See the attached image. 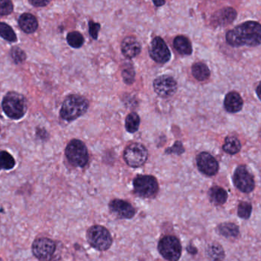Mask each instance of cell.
Masks as SVG:
<instances>
[{"label": "cell", "instance_id": "ba28073f", "mask_svg": "<svg viewBox=\"0 0 261 261\" xmlns=\"http://www.w3.org/2000/svg\"><path fill=\"white\" fill-rule=\"evenodd\" d=\"M148 152L143 144L133 143L125 148L124 152V161L132 167H139L147 161Z\"/></svg>", "mask_w": 261, "mask_h": 261}, {"label": "cell", "instance_id": "d4e9b609", "mask_svg": "<svg viewBox=\"0 0 261 261\" xmlns=\"http://www.w3.org/2000/svg\"><path fill=\"white\" fill-rule=\"evenodd\" d=\"M140 125V117L135 112H131L125 120V128L130 133L137 132Z\"/></svg>", "mask_w": 261, "mask_h": 261}, {"label": "cell", "instance_id": "9a60e30c", "mask_svg": "<svg viewBox=\"0 0 261 261\" xmlns=\"http://www.w3.org/2000/svg\"><path fill=\"white\" fill-rule=\"evenodd\" d=\"M109 209L112 213L121 219H132L135 215L134 207L124 200H112L109 203Z\"/></svg>", "mask_w": 261, "mask_h": 261}, {"label": "cell", "instance_id": "4316f807", "mask_svg": "<svg viewBox=\"0 0 261 261\" xmlns=\"http://www.w3.org/2000/svg\"><path fill=\"white\" fill-rule=\"evenodd\" d=\"M0 163L2 168L9 170L14 168L16 166V161L9 152L5 151H0Z\"/></svg>", "mask_w": 261, "mask_h": 261}, {"label": "cell", "instance_id": "e575fe53", "mask_svg": "<svg viewBox=\"0 0 261 261\" xmlns=\"http://www.w3.org/2000/svg\"><path fill=\"white\" fill-rule=\"evenodd\" d=\"M35 7H44L51 2V0H28Z\"/></svg>", "mask_w": 261, "mask_h": 261}, {"label": "cell", "instance_id": "1f68e13d", "mask_svg": "<svg viewBox=\"0 0 261 261\" xmlns=\"http://www.w3.org/2000/svg\"><path fill=\"white\" fill-rule=\"evenodd\" d=\"M135 70L132 66L124 67L122 70V77L124 82L131 84L135 80Z\"/></svg>", "mask_w": 261, "mask_h": 261}, {"label": "cell", "instance_id": "3957f363", "mask_svg": "<svg viewBox=\"0 0 261 261\" xmlns=\"http://www.w3.org/2000/svg\"><path fill=\"white\" fill-rule=\"evenodd\" d=\"M2 107L5 114L12 120H20L25 116L28 109L27 100L20 93L10 92L4 97Z\"/></svg>", "mask_w": 261, "mask_h": 261}, {"label": "cell", "instance_id": "e0dca14e", "mask_svg": "<svg viewBox=\"0 0 261 261\" xmlns=\"http://www.w3.org/2000/svg\"><path fill=\"white\" fill-rule=\"evenodd\" d=\"M224 106L227 112L235 113L241 110L243 100L236 92H230L224 99Z\"/></svg>", "mask_w": 261, "mask_h": 261}, {"label": "cell", "instance_id": "4fadbf2b", "mask_svg": "<svg viewBox=\"0 0 261 261\" xmlns=\"http://www.w3.org/2000/svg\"><path fill=\"white\" fill-rule=\"evenodd\" d=\"M197 163L200 171L205 175H216L219 170L217 161L209 153H200L197 158Z\"/></svg>", "mask_w": 261, "mask_h": 261}, {"label": "cell", "instance_id": "30bf717a", "mask_svg": "<svg viewBox=\"0 0 261 261\" xmlns=\"http://www.w3.org/2000/svg\"><path fill=\"white\" fill-rule=\"evenodd\" d=\"M233 182L235 186L243 193H251L255 186L254 177L244 165L237 167L234 173Z\"/></svg>", "mask_w": 261, "mask_h": 261}, {"label": "cell", "instance_id": "d6a6232c", "mask_svg": "<svg viewBox=\"0 0 261 261\" xmlns=\"http://www.w3.org/2000/svg\"><path fill=\"white\" fill-rule=\"evenodd\" d=\"M101 25L99 23L90 21L89 22V29H90V35L93 39H97L98 38L99 32H100Z\"/></svg>", "mask_w": 261, "mask_h": 261}, {"label": "cell", "instance_id": "ab89813d", "mask_svg": "<svg viewBox=\"0 0 261 261\" xmlns=\"http://www.w3.org/2000/svg\"><path fill=\"white\" fill-rule=\"evenodd\" d=\"M0 261H2V260L1 259V258H0Z\"/></svg>", "mask_w": 261, "mask_h": 261}, {"label": "cell", "instance_id": "5bb4252c", "mask_svg": "<svg viewBox=\"0 0 261 261\" xmlns=\"http://www.w3.org/2000/svg\"><path fill=\"white\" fill-rule=\"evenodd\" d=\"M238 13L234 8L224 7L217 11L212 17V24L216 27H224L234 22Z\"/></svg>", "mask_w": 261, "mask_h": 261}, {"label": "cell", "instance_id": "f1b7e54d", "mask_svg": "<svg viewBox=\"0 0 261 261\" xmlns=\"http://www.w3.org/2000/svg\"><path fill=\"white\" fill-rule=\"evenodd\" d=\"M252 212V205L247 201H242L238 208V215L241 219H248Z\"/></svg>", "mask_w": 261, "mask_h": 261}, {"label": "cell", "instance_id": "8d00e7d4", "mask_svg": "<svg viewBox=\"0 0 261 261\" xmlns=\"http://www.w3.org/2000/svg\"><path fill=\"white\" fill-rule=\"evenodd\" d=\"M256 92L258 97H259L260 100H261V82H260V84L258 85V87H257Z\"/></svg>", "mask_w": 261, "mask_h": 261}, {"label": "cell", "instance_id": "484cf974", "mask_svg": "<svg viewBox=\"0 0 261 261\" xmlns=\"http://www.w3.org/2000/svg\"><path fill=\"white\" fill-rule=\"evenodd\" d=\"M0 36L9 42L17 41V36L13 28L5 22H0Z\"/></svg>", "mask_w": 261, "mask_h": 261}, {"label": "cell", "instance_id": "52a82bcc", "mask_svg": "<svg viewBox=\"0 0 261 261\" xmlns=\"http://www.w3.org/2000/svg\"><path fill=\"white\" fill-rule=\"evenodd\" d=\"M160 254L168 261H177L182 253V246L179 239L175 236L163 237L158 244Z\"/></svg>", "mask_w": 261, "mask_h": 261}, {"label": "cell", "instance_id": "74e56055", "mask_svg": "<svg viewBox=\"0 0 261 261\" xmlns=\"http://www.w3.org/2000/svg\"><path fill=\"white\" fill-rule=\"evenodd\" d=\"M2 166H1V163H0V170H2Z\"/></svg>", "mask_w": 261, "mask_h": 261}, {"label": "cell", "instance_id": "603a6c76", "mask_svg": "<svg viewBox=\"0 0 261 261\" xmlns=\"http://www.w3.org/2000/svg\"><path fill=\"white\" fill-rule=\"evenodd\" d=\"M207 255L213 261H222L224 252L222 247L217 243H212L207 247Z\"/></svg>", "mask_w": 261, "mask_h": 261}, {"label": "cell", "instance_id": "7402d4cb", "mask_svg": "<svg viewBox=\"0 0 261 261\" xmlns=\"http://www.w3.org/2000/svg\"><path fill=\"white\" fill-rule=\"evenodd\" d=\"M241 148L240 141L234 136H228L224 140V144L223 145V150L227 154H237L240 151Z\"/></svg>", "mask_w": 261, "mask_h": 261}, {"label": "cell", "instance_id": "d6986e66", "mask_svg": "<svg viewBox=\"0 0 261 261\" xmlns=\"http://www.w3.org/2000/svg\"><path fill=\"white\" fill-rule=\"evenodd\" d=\"M174 46L177 52L182 55H190L193 53V47L188 38L179 35L174 40Z\"/></svg>", "mask_w": 261, "mask_h": 261}, {"label": "cell", "instance_id": "ffe728a7", "mask_svg": "<svg viewBox=\"0 0 261 261\" xmlns=\"http://www.w3.org/2000/svg\"><path fill=\"white\" fill-rule=\"evenodd\" d=\"M209 197L210 201L215 205H223L227 201L228 193L223 188L213 186L209 189Z\"/></svg>", "mask_w": 261, "mask_h": 261}, {"label": "cell", "instance_id": "f546056e", "mask_svg": "<svg viewBox=\"0 0 261 261\" xmlns=\"http://www.w3.org/2000/svg\"><path fill=\"white\" fill-rule=\"evenodd\" d=\"M10 55L16 63H21L25 61L26 55L24 51L19 47H14L11 49Z\"/></svg>", "mask_w": 261, "mask_h": 261}, {"label": "cell", "instance_id": "6da1fadb", "mask_svg": "<svg viewBox=\"0 0 261 261\" xmlns=\"http://www.w3.org/2000/svg\"><path fill=\"white\" fill-rule=\"evenodd\" d=\"M225 39L227 44L233 47L261 45V24L256 21L241 23L227 32Z\"/></svg>", "mask_w": 261, "mask_h": 261}, {"label": "cell", "instance_id": "f35d334b", "mask_svg": "<svg viewBox=\"0 0 261 261\" xmlns=\"http://www.w3.org/2000/svg\"><path fill=\"white\" fill-rule=\"evenodd\" d=\"M260 138H261V133H260Z\"/></svg>", "mask_w": 261, "mask_h": 261}, {"label": "cell", "instance_id": "5b68a950", "mask_svg": "<svg viewBox=\"0 0 261 261\" xmlns=\"http://www.w3.org/2000/svg\"><path fill=\"white\" fill-rule=\"evenodd\" d=\"M89 244L98 251H106L112 244V239L109 231L101 225H94L87 231Z\"/></svg>", "mask_w": 261, "mask_h": 261}, {"label": "cell", "instance_id": "2e32d148", "mask_svg": "<svg viewBox=\"0 0 261 261\" xmlns=\"http://www.w3.org/2000/svg\"><path fill=\"white\" fill-rule=\"evenodd\" d=\"M121 52L124 57L127 58H134L140 54L141 47L139 40L135 39V37L125 38L122 40L121 45Z\"/></svg>", "mask_w": 261, "mask_h": 261}, {"label": "cell", "instance_id": "44dd1931", "mask_svg": "<svg viewBox=\"0 0 261 261\" xmlns=\"http://www.w3.org/2000/svg\"><path fill=\"white\" fill-rule=\"evenodd\" d=\"M192 74L197 80L205 81L207 79H209V76H210V70L205 63L199 62V63H196L193 65Z\"/></svg>", "mask_w": 261, "mask_h": 261}, {"label": "cell", "instance_id": "8992f818", "mask_svg": "<svg viewBox=\"0 0 261 261\" xmlns=\"http://www.w3.org/2000/svg\"><path fill=\"white\" fill-rule=\"evenodd\" d=\"M135 193L143 198H152L158 192V182L156 178L150 175H139L133 181Z\"/></svg>", "mask_w": 261, "mask_h": 261}, {"label": "cell", "instance_id": "277c9868", "mask_svg": "<svg viewBox=\"0 0 261 261\" xmlns=\"http://www.w3.org/2000/svg\"><path fill=\"white\" fill-rule=\"evenodd\" d=\"M65 154L67 160L75 167H83L89 161L87 148L83 142L74 139L67 144Z\"/></svg>", "mask_w": 261, "mask_h": 261}, {"label": "cell", "instance_id": "4dcf8cb0", "mask_svg": "<svg viewBox=\"0 0 261 261\" xmlns=\"http://www.w3.org/2000/svg\"><path fill=\"white\" fill-rule=\"evenodd\" d=\"M13 3L11 0H0V16H9L13 13Z\"/></svg>", "mask_w": 261, "mask_h": 261}, {"label": "cell", "instance_id": "83f0119b", "mask_svg": "<svg viewBox=\"0 0 261 261\" xmlns=\"http://www.w3.org/2000/svg\"><path fill=\"white\" fill-rule=\"evenodd\" d=\"M67 43L74 48H80L84 44V38L78 32H72L67 35Z\"/></svg>", "mask_w": 261, "mask_h": 261}, {"label": "cell", "instance_id": "7c38bea8", "mask_svg": "<svg viewBox=\"0 0 261 261\" xmlns=\"http://www.w3.org/2000/svg\"><path fill=\"white\" fill-rule=\"evenodd\" d=\"M154 89L159 97L166 98L175 94L177 90V83L175 80L170 76H161L154 80Z\"/></svg>", "mask_w": 261, "mask_h": 261}, {"label": "cell", "instance_id": "d590c367", "mask_svg": "<svg viewBox=\"0 0 261 261\" xmlns=\"http://www.w3.org/2000/svg\"><path fill=\"white\" fill-rule=\"evenodd\" d=\"M153 2H154V5L159 7L165 3V0H153Z\"/></svg>", "mask_w": 261, "mask_h": 261}, {"label": "cell", "instance_id": "8fae6325", "mask_svg": "<svg viewBox=\"0 0 261 261\" xmlns=\"http://www.w3.org/2000/svg\"><path fill=\"white\" fill-rule=\"evenodd\" d=\"M149 55L154 61L159 63H167L171 58L169 47L161 37H155L153 39L150 46Z\"/></svg>", "mask_w": 261, "mask_h": 261}, {"label": "cell", "instance_id": "cb8c5ba5", "mask_svg": "<svg viewBox=\"0 0 261 261\" xmlns=\"http://www.w3.org/2000/svg\"><path fill=\"white\" fill-rule=\"evenodd\" d=\"M219 233L226 238H237L239 235V227L234 223H222L219 225Z\"/></svg>", "mask_w": 261, "mask_h": 261}, {"label": "cell", "instance_id": "9c48e42d", "mask_svg": "<svg viewBox=\"0 0 261 261\" xmlns=\"http://www.w3.org/2000/svg\"><path fill=\"white\" fill-rule=\"evenodd\" d=\"M56 249L55 242L47 238L35 239L32 246V254L40 261H51Z\"/></svg>", "mask_w": 261, "mask_h": 261}, {"label": "cell", "instance_id": "7a4b0ae2", "mask_svg": "<svg viewBox=\"0 0 261 261\" xmlns=\"http://www.w3.org/2000/svg\"><path fill=\"white\" fill-rule=\"evenodd\" d=\"M88 108L89 102L86 98L79 95H70L63 102L60 115L66 121H74L84 114Z\"/></svg>", "mask_w": 261, "mask_h": 261}, {"label": "cell", "instance_id": "836d02e7", "mask_svg": "<svg viewBox=\"0 0 261 261\" xmlns=\"http://www.w3.org/2000/svg\"><path fill=\"white\" fill-rule=\"evenodd\" d=\"M172 148H174V150L170 149V148H169L168 151H166V152L169 153V154H170V153H177V154H182V153L184 152V149H183V147H182L181 142H176L175 145L172 147Z\"/></svg>", "mask_w": 261, "mask_h": 261}, {"label": "cell", "instance_id": "ac0fdd59", "mask_svg": "<svg viewBox=\"0 0 261 261\" xmlns=\"http://www.w3.org/2000/svg\"><path fill=\"white\" fill-rule=\"evenodd\" d=\"M19 25L23 32L26 34H32L37 31L39 21L37 18L31 13H24L19 19Z\"/></svg>", "mask_w": 261, "mask_h": 261}]
</instances>
